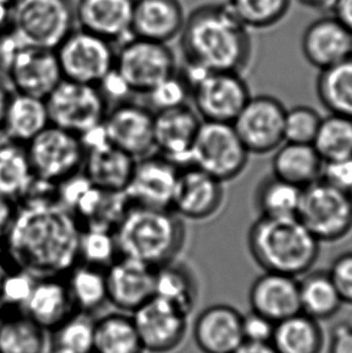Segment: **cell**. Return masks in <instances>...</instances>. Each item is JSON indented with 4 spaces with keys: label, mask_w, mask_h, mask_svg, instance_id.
<instances>
[{
    "label": "cell",
    "mask_w": 352,
    "mask_h": 353,
    "mask_svg": "<svg viewBox=\"0 0 352 353\" xmlns=\"http://www.w3.org/2000/svg\"><path fill=\"white\" fill-rule=\"evenodd\" d=\"M322 117L317 111L306 105L286 109L284 140L286 143H313Z\"/></svg>",
    "instance_id": "cell-43"
},
{
    "label": "cell",
    "mask_w": 352,
    "mask_h": 353,
    "mask_svg": "<svg viewBox=\"0 0 352 353\" xmlns=\"http://www.w3.org/2000/svg\"><path fill=\"white\" fill-rule=\"evenodd\" d=\"M22 312L50 332L79 311L64 276H48L35 279Z\"/></svg>",
    "instance_id": "cell-26"
},
{
    "label": "cell",
    "mask_w": 352,
    "mask_h": 353,
    "mask_svg": "<svg viewBox=\"0 0 352 353\" xmlns=\"http://www.w3.org/2000/svg\"><path fill=\"white\" fill-rule=\"evenodd\" d=\"M48 334V352L92 353L95 320L90 315L77 312Z\"/></svg>",
    "instance_id": "cell-39"
},
{
    "label": "cell",
    "mask_w": 352,
    "mask_h": 353,
    "mask_svg": "<svg viewBox=\"0 0 352 353\" xmlns=\"http://www.w3.org/2000/svg\"><path fill=\"white\" fill-rule=\"evenodd\" d=\"M324 161L313 143H284L274 151L273 175L304 188L317 181Z\"/></svg>",
    "instance_id": "cell-29"
},
{
    "label": "cell",
    "mask_w": 352,
    "mask_h": 353,
    "mask_svg": "<svg viewBox=\"0 0 352 353\" xmlns=\"http://www.w3.org/2000/svg\"><path fill=\"white\" fill-rule=\"evenodd\" d=\"M55 52L64 80L99 86L114 70V43L85 29H72Z\"/></svg>",
    "instance_id": "cell-13"
},
{
    "label": "cell",
    "mask_w": 352,
    "mask_h": 353,
    "mask_svg": "<svg viewBox=\"0 0 352 353\" xmlns=\"http://www.w3.org/2000/svg\"><path fill=\"white\" fill-rule=\"evenodd\" d=\"M320 321L303 312L277 322L271 344L277 353H322L324 334Z\"/></svg>",
    "instance_id": "cell-30"
},
{
    "label": "cell",
    "mask_w": 352,
    "mask_h": 353,
    "mask_svg": "<svg viewBox=\"0 0 352 353\" xmlns=\"http://www.w3.org/2000/svg\"><path fill=\"white\" fill-rule=\"evenodd\" d=\"M329 10L332 16L352 33V0H334Z\"/></svg>",
    "instance_id": "cell-50"
},
{
    "label": "cell",
    "mask_w": 352,
    "mask_h": 353,
    "mask_svg": "<svg viewBox=\"0 0 352 353\" xmlns=\"http://www.w3.org/2000/svg\"><path fill=\"white\" fill-rule=\"evenodd\" d=\"M1 65H3V54H1V46H0V70H1Z\"/></svg>",
    "instance_id": "cell-56"
},
{
    "label": "cell",
    "mask_w": 352,
    "mask_h": 353,
    "mask_svg": "<svg viewBox=\"0 0 352 353\" xmlns=\"http://www.w3.org/2000/svg\"><path fill=\"white\" fill-rule=\"evenodd\" d=\"M3 65L10 91L46 99L62 81L57 56L52 50L26 46L14 32L0 38Z\"/></svg>",
    "instance_id": "cell-5"
},
{
    "label": "cell",
    "mask_w": 352,
    "mask_h": 353,
    "mask_svg": "<svg viewBox=\"0 0 352 353\" xmlns=\"http://www.w3.org/2000/svg\"><path fill=\"white\" fill-rule=\"evenodd\" d=\"M1 1H4L6 4H9L12 6V5H14L16 1H19V0H1Z\"/></svg>",
    "instance_id": "cell-55"
},
{
    "label": "cell",
    "mask_w": 352,
    "mask_h": 353,
    "mask_svg": "<svg viewBox=\"0 0 352 353\" xmlns=\"http://www.w3.org/2000/svg\"><path fill=\"white\" fill-rule=\"evenodd\" d=\"M75 12L68 0H19L11 30L26 46L52 50L72 33Z\"/></svg>",
    "instance_id": "cell-7"
},
{
    "label": "cell",
    "mask_w": 352,
    "mask_h": 353,
    "mask_svg": "<svg viewBox=\"0 0 352 353\" xmlns=\"http://www.w3.org/2000/svg\"><path fill=\"white\" fill-rule=\"evenodd\" d=\"M227 5L248 28L266 29L285 17L291 0H228Z\"/></svg>",
    "instance_id": "cell-41"
},
{
    "label": "cell",
    "mask_w": 352,
    "mask_h": 353,
    "mask_svg": "<svg viewBox=\"0 0 352 353\" xmlns=\"http://www.w3.org/2000/svg\"><path fill=\"white\" fill-rule=\"evenodd\" d=\"M320 180L342 191L352 193V158L324 162Z\"/></svg>",
    "instance_id": "cell-47"
},
{
    "label": "cell",
    "mask_w": 352,
    "mask_h": 353,
    "mask_svg": "<svg viewBox=\"0 0 352 353\" xmlns=\"http://www.w3.org/2000/svg\"><path fill=\"white\" fill-rule=\"evenodd\" d=\"M248 156L233 124L202 121L190 152V164L224 183L245 170Z\"/></svg>",
    "instance_id": "cell-12"
},
{
    "label": "cell",
    "mask_w": 352,
    "mask_h": 353,
    "mask_svg": "<svg viewBox=\"0 0 352 353\" xmlns=\"http://www.w3.org/2000/svg\"><path fill=\"white\" fill-rule=\"evenodd\" d=\"M300 283V312L314 320H327L333 317L343 305L329 272H308Z\"/></svg>",
    "instance_id": "cell-34"
},
{
    "label": "cell",
    "mask_w": 352,
    "mask_h": 353,
    "mask_svg": "<svg viewBox=\"0 0 352 353\" xmlns=\"http://www.w3.org/2000/svg\"><path fill=\"white\" fill-rule=\"evenodd\" d=\"M285 106L274 97L251 96L232 123L250 154L274 152L285 141Z\"/></svg>",
    "instance_id": "cell-15"
},
{
    "label": "cell",
    "mask_w": 352,
    "mask_h": 353,
    "mask_svg": "<svg viewBox=\"0 0 352 353\" xmlns=\"http://www.w3.org/2000/svg\"><path fill=\"white\" fill-rule=\"evenodd\" d=\"M145 352L169 353L184 341L188 315L168 301L153 296L132 314Z\"/></svg>",
    "instance_id": "cell-16"
},
{
    "label": "cell",
    "mask_w": 352,
    "mask_h": 353,
    "mask_svg": "<svg viewBox=\"0 0 352 353\" xmlns=\"http://www.w3.org/2000/svg\"><path fill=\"white\" fill-rule=\"evenodd\" d=\"M302 190L273 174L264 177L255 192V206L260 217H297Z\"/></svg>",
    "instance_id": "cell-38"
},
{
    "label": "cell",
    "mask_w": 352,
    "mask_h": 353,
    "mask_svg": "<svg viewBox=\"0 0 352 353\" xmlns=\"http://www.w3.org/2000/svg\"><path fill=\"white\" fill-rule=\"evenodd\" d=\"M92 353H95V352H92Z\"/></svg>",
    "instance_id": "cell-57"
},
{
    "label": "cell",
    "mask_w": 352,
    "mask_h": 353,
    "mask_svg": "<svg viewBox=\"0 0 352 353\" xmlns=\"http://www.w3.org/2000/svg\"><path fill=\"white\" fill-rule=\"evenodd\" d=\"M82 140L86 154L81 174L87 181L101 191L124 193L137 159L108 143L101 128L87 134Z\"/></svg>",
    "instance_id": "cell-18"
},
{
    "label": "cell",
    "mask_w": 352,
    "mask_h": 353,
    "mask_svg": "<svg viewBox=\"0 0 352 353\" xmlns=\"http://www.w3.org/2000/svg\"><path fill=\"white\" fill-rule=\"evenodd\" d=\"M316 92L329 114L352 119V56L320 70Z\"/></svg>",
    "instance_id": "cell-36"
},
{
    "label": "cell",
    "mask_w": 352,
    "mask_h": 353,
    "mask_svg": "<svg viewBox=\"0 0 352 353\" xmlns=\"http://www.w3.org/2000/svg\"><path fill=\"white\" fill-rule=\"evenodd\" d=\"M12 22V6L0 0V35L9 32Z\"/></svg>",
    "instance_id": "cell-52"
},
{
    "label": "cell",
    "mask_w": 352,
    "mask_h": 353,
    "mask_svg": "<svg viewBox=\"0 0 352 353\" xmlns=\"http://www.w3.org/2000/svg\"><path fill=\"white\" fill-rule=\"evenodd\" d=\"M26 151L35 180L58 186L81 174L86 146L81 137L50 124Z\"/></svg>",
    "instance_id": "cell-8"
},
{
    "label": "cell",
    "mask_w": 352,
    "mask_h": 353,
    "mask_svg": "<svg viewBox=\"0 0 352 353\" xmlns=\"http://www.w3.org/2000/svg\"><path fill=\"white\" fill-rule=\"evenodd\" d=\"M185 21L180 0H135L132 37L168 43L180 35Z\"/></svg>",
    "instance_id": "cell-27"
},
{
    "label": "cell",
    "mask_w": 352,
    "mask_h": 353,
    "mask_svg": "<svg viewBox=\"0 0 352 353\" xmlns=\"http://www.w3.org/2000/svg\"><path fill=\"white\" fill-rule=\"evenodd\" d=\"M298 1L313 9H331L334 0H298Z\"/></svg>",
    "instance_id": "cell-54"
},
{
    "label": "cell",
    "mask_w": 352,
    "mask_h": 353,
    "mask_svg": "<svg viewBox=\"0 0 352 353\" xmlns=\"http://www.w3.org/2000/svg\"><path fill=\"white\" fill-rule=\"evenodd\" d=\"M320 243L297 217H258L248 236L251 257L264 272L297 279L314 267Z\"/></svg>",
    "instance_id": "cell-4"
},
{
    "label": "cell",
    "mask_w": 352,
    "mask_h": 353,
    "mask_svg": "<svg viewBox=\"0 0 352 353\" xmlns=\"http://www.w3.org/2000/svg\"><path fill=\"white\" fill-rule=\"evenodd\" d=\"M224 198V182L193 164L180 167L172 210L182 220H208L219 210Z\"/></svg>",
    "instance_id": "cell-20"
},
{
    "label": "cell",
    "mask_w": 352,
    "mask_h": 353,
    "mask_svg": "<svg viewBox=\"0 0 352 353\" xmlns=\"http://www.w3.org/2000/svg\"><path fill=\"white\" fill-rule=\"evenodd\" d=\"M297 219L319 243H334L352 230V193L317 180L302 190Z\"/></svg>",
    "instance_id": "cell-10"
},
{
    "label": "cell",
    "mask_w": 352,
    "mask_h": 353,
    "mask_svg": "<svg viewBox=\"0 0 352 353\" xmlns=\"http://www.w3.org/2000/svg\"><path fill=\"white\" fill-rule=\"evenodd\" d=\"M302 51L313 67L324 70L352 56V33L331 16L315 19L302 37Z\"/></svg>",
    "instance_id": "cell-24"
},
{
    "label": "cell",
    "mask_w": 352,
    "mask_h": 353,
    "mask_svg": "<svg viewBox=\"0 0 352 353\" xmlns=\"http://www.w3.org/2000/svg\"><path fill=\"white\" fill-rule=\"evenodd\" d=\"M115 72L130 94L148 96L155 87L179 70L175 54L168 43L132 37L116 50Z\"/></svg>",
    "instance_id": "cell-9"
},
{
    "label": "cell",
    "mask_w": 352,
    "mask_h": 353,
    "mask_svg": "<svg viewBox=\"0 0 352 353\" xmlns=\"http://www.w3.org/2000/svg\"><path fill=\"white\" fill-rule=\"evenodd\" d=\"M155 111L135 101H117L110 106L101 130L108 143L140 159L155 152Z\"/></svg>",
    "instance_id": "cell-14"
},
{
    "label": "cell",
    "mask_w": 352,
    "mask_h": 353,
    "mask_svg": "<svg viewBox=\"0 0 352 353\" xmlns=\"http://www.w3.org/2000/svg\"><path fill=\"white\" fill-rule=\"evenodd\" d=\"M50 124L45 99L11 92L1 130L6 140L26 146Z\"/></svg>",
    "instance_id": "cell-28"
},
{
    "label": "cell",
    "mask_w": 352,
    "mask_h": 353,
    "mask_svg": "<svg viewBox=\"0 0 352 353\" xmlns=\"http://www.w3.org/2000/svg\"><path fill=\"white\" fill-rule=\"evenodd\" d=\"M46 330L21 311L0 320V353H46Z\"/></svg>",
    "instance_id": "cell-37"
},
{
    "label": "cell",
    "mask_w": 352,
    "mask_h": 353,
    "mask_svg": "<svg viewBox=\"0 0 352 353\" xmlns=\"http://www.w3.org/2000/svg\"><path fill=\"white\" fill-rule=\"evenodd\" d=\"M329 353H352V325L342 322L334 327L331 334Z\"/></svg>",
    "instance_id": "cell-48"
},
{
    "label": "cell",
    "mask_w": 352,
    "mask_h": 353,
    "mask_svg": "<svg viewBox=\"0 0 352 353\" xmlns=\"http://www.w3.org/2000/svg\"><path fill=\"white\" fill-rule=\"evenodd\" d=\"M180 165L153 152L137 159L124 194L128 204L155 209H172Z\"/></svg>",
    "instance_id": "cell-17"
},
{
    "label": "cell",
    "mask_w": 352,
    "mask_h": 353,
    "mask_svg": "<svg viewBox=\"0 0 352 353\" xmlns=\"http://www.w3.org/2000/svg\"><path fill=\"white\" fill-rule=\"evenodd\" d=\"M233 353H277L271 343H248L244 341Z\"/></svg>",
    "instance_id": "cell-51"
},
{
    "label": "cell",
    "mask_w": 352,
    "mask_h": 353,
    "mask_svg": "<svg viewBox=\"0 0 352 353\" xmlns=\"http://www.w3.org/2000/svg\"><path fill=\"white\" fill-rule=\"evenodd\" d=\"M64 279L79 312L92 315L108 304L105 269L77 262Z\"/></svg>",
    "instance_id": "cell-33"
},
{
    "label": "cell",
    "mask_w": 352,
    "mask_h": 353,
    "mask_svg": "<svg viewBox=\"0 0 352 353\" xmlns=\"http://www.w3.org/2000/svg\"><path fill=\"white\" fill-rule=\"evenodd\" d=\"M155 296L190 316L195 309L198 286L190 269L182 263L173 261L156 268Z\"/></svg>",
    "instance_id": "cell-35"
},
{
    "label": "cell",
    "mask_w": 352,
    "mask_h": 353,
    "mask_svg": "<svg viewBox=\"0 0 352 353\" xmlns=\"http://www.w3.org/2000/svg\"><path fill=\"white\" fill-rule=\"evenodd\" d=\"M329 275L344 304L352 305V251L342 253L334 259Z\"/></svg>",
    "instance_id": "cell-45"
},
{
    "label": "cell",
    "mask_w": 352,
    "mask_h": 353,
    "mask_svg": "<svg viewBox=\"0 0 352 353\" xmlns=\"http://www.w3.org/2000/svg\"><path fill=\"white\" fill-rule=\"evenodd\" d=\"M119 256L153 268L176 261L186 238L184 220L172 209L128 204L114 228Z\"/></svg>",
    "instance_id": "cell-3"
},
{
    "label": "cell",
    "mask_w": 352,
    "mask_h": 353,
    "mask_svg": "<svg viewBox=\"0 0 352 353\" xmlns=\"http://www.w3.org/2000/svg\"><path fill=\"white\" fill-rule=\"evenodd\" d=\"M119 257L114 230L99 227L82 228L79 243V262L106 269Z\"/></svg>",
    "instance_id": "cell-42"
},
{
    "label": "cell",
    "mask_w": 352,
    "mask_h": 353,
    "mask_svg": "<svg viewBox=\"0 0 352 353\" xmlns=\"http://www.w3.org/2000/svg\"><path fill=\"white\" fill-rule=\"evenodd\" d=\"M45 101L50 123L81 138L101 128L110 108L99 87L64 79Z\"/></svg>",
    "instance_id": "cell-11"
},
{
    "label": "cell",
    "mask_w": 352,
    "mask_h": 353,
    "mask_svg": "<svg viewBox=\"0 0 352 353\" xmlns=\"http://www.w3.org/2000/svg\"><path fill=\"white\" fill-rule=\"evenodd\" d=\"M10 96H11V91L9 90V86H6V83L0 80V135H1V130H3L5 110H6V106H8Z\"/></svg>",
    "instance_id": "cell-53"
},
{
    "label": "cell",
    "mask_w": 352,
    "mask_h": 353,
    "mask_svg": "<svg viewBox=\"0 0 352 353\" xmlns=\"http://www.w3.org/2000/svg\"><path fill=\"white\" fill-rule=\"evenodd\" d=\"M35 177L24 145L0 135V194L19 201L27 196Z\"/></svg>",
    "instance_id": "cell-32"
},
{
    "label": "cell",
    "mask_w": 352,
    "mask_h": 353,
    "mask_svg": "<svg viewBox=\"0 0 352 353\" xmlns=\"http://www.w3.org/2000/svg\"><path fill=\"white\" fill-rule=\"evenodd\" d=\"M184 75L190 83L192 108L202 121L233 123L251 98L240 72H204L187 67Z\"/></svg>",
    "instance_id": "cell-6"
},
{
    "label": "cell",
    "mask_w": 352,
    "mask_h": 353,
    "mask_svg": "<svg viewBox=\"0 0 352 353\" xmlns=\"http://www.w3.org/2000/svg\"><path fill=\"white\" fill-rule=\"evenodd\" d=\"M148 106L153 111L166 110L176 106L190 104V87L184 72H177L168 77L148 93Z\"/></svg>",
    "instance_id": "cell-44"
},
{
    "label": "cell",
    "mask_w": 352,
    "mask_h": 353,
    "mask_svg": "<svg viewBox=\"0 0 352 353\" xmlns=\"http://www.w3.org/2000/svg\"><path fill=\"white\" fill-rule=\"evenodd\" d=\"M181 48L187 67L242 72L253 54L248 28L226 4H205L186 17Z\"/></svg>",
    "instance_id": "cell-2"
},
{
    "label": "cell",
    "mask_w": 352,
    "mask_h": 353,
    "mask_svg": "<svg viewBox=\"0 0 352 353\" xmlns=\"http://www.w3.org/2000/svg\"><path fill=\"white\" fill-rule=\"evenodd\" d=\"M202 119L190 104L155 111V152L176 163L190 164V152Z\"/></svg>",
    "instance_id": "cell-21"
},
{
    "label": "cell",
    "mask_w": 352,
    "mask_h": 353,
    "mask_svg": "<svg viewBox=\"0 0 352 353\" xmlns=\"http://www.w3.org/2000/svg\"><path fill=\"white\" fill-rule=\"evenodd\" d=\"M324 162L352 158V119L329 114L322 117L313 143Z\"/></svg>",
    "instance_id": "cell-40"
},
{
    "label": "cell",
    "mask_w": 352,
    "mask_h": 353,
    "mask_svg": "<svg viewBox=\"0 0 352 353\" xmlns=\"http://www.w3.org/2000/svg\"><path fill=\"white\" fill-rule=\"evenodd\" d=\"M243 315L233 306H208L193 325L195 345L203 353H233L244 343Z\"/></svg>",
    "instance_id": "cell-23"
},
{
    "label": "cell",
    "mask_w": 352,
    "mask_h": 353,
    "mask_svg": "<svg viewBox=\"0 0 352 353\" xmlns=\"http://www.w3.org/2000/svg\"><path fill=\"white\" fill-rule=\"evenodd\" d=\"M95 353H146L130 314L114 311L95 320Z\"/></svg>",
    "instance_id": "cell-31"
},
{
    "label": "cell",
    "mask_w": 352,
    "mask_h": 353,
    "mask_svg": "<svg viewBox=\"0 0 352 353\" xmlns=\"http://www.w3.org/2000/svg\"><path fill=\"white\" fill-rule=\"evenodd\" d=\"M135 0H77L75 22L79 27L110 43L132 38Z\"/></svg>",
    "instance_id": "cell-22"
},
{
    "label": "cell",
    "mask_w": 352,
    "mask_h": 353,
    "mask_svg": "<svg viewBox=\"0 0 352 353\" xmlns=\"http://www.w3.org/2000/svg\"><path fill=\"white\" fill-rule=\"evenodd\" d=\"M81 230L57 199H24L1 250L11 267L35 279L66 276L79 262Z\"/></svg>",
    "instance_id": "cell-1"
},
{
    "label": "cell",
    "mask_w": 352,
    "mask_h": 353,
    "mask_svg": "<svg viewBox=\"0 0 352 353\" xmlns=\"http://www.w3.org/2000/svg\"><path fill=\"white\" fill-rule=\"evenodd\" d=\"M275 325V322L260 315L255 311L250 310L246 315H243V320H242L244 341L271 343Z\"/></svg>",
    "instance_id": "cell-46"
},
{
    "label": "cell",
    "mask_w": 352,
    "mask_h": 353,
    "mask_svg": "<svg viewBox=\"0 0 352 353\" xmlns=\"http://www.w3.org/2000/svg\"><path fill=\"white\" fill-rule=\"evenodd\" d=\"M251 310L273 322H280L300 312V283L297 277L264 272L248 292Z\"/></svg>",
    "instance_id": "cell-25"
},
{
    "label": "cell",
    "mask_w": 352,
    "mask_h": 353,
    "mask_svg": "<svg viewBox=\"0 0 352 353\" xmlns=\"http://www.w3.org/2000/svg\"><path fill=\"white\" fill-rule=\"evenodd\" d=\"M108 304L115 310L133 314L155 296L156 268L137 259L119 256L105 269Z\"/></svg>",
    "instance_id": "cell-19"
},
{
    "label": "cell",
    "mask_w": 352,
    "mask_h": 353,
    "mask_svg": "<svg viewBox=\"0 0 352 353\" xmlns=\"http://www.w3.org/2000/svg\"><path fill=\"white\" fill-rule=\"evenodd\" d=\"M17 211V203L0 194V248H3L10 227L14 222Z\"/></svg>",
    "instance_id": "cell-49"
}]
</instances>
